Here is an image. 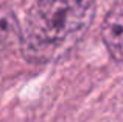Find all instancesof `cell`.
<instances>
[{
  "label": "cell",
  "mask_w": 123,
  "mask_h": 122,
  "mask_svg": "<svg viewBox=\"0 0 123 122\" xmlns=\"http://www.w3.org/2000/svg\"><path fill=\"white\" fill-rule=\"evenodd\" d=\"M95 19V0H34L22 27L20 52L30 63L66 58Z\"/></svg>",
  "instance_id": "1"
},
{
  "label": "cell",
  "mask_w": 123,
  "mask_h": 122,
  "mask_svg": "<svg viewBox=\"0 0 123 122\" xmlns=\"http://www.w3.org/2000/svg\"><path fill=\"white\" fill-rule=\"evenodd\" d=\"M101 39L109 55L115 61H123V0H117L106 13Z\"/></svg>",
  "instance_id": "2"
},
{
  "label": "cell",
  "mask_w": 123,
  "mask_h": 122,
  "mask_svg": "<svg viewBox=\"0 0 123 122\" xmlns=\"http://www.w3.org/2000/svg\"><path fill=\"white\" fill-rule=\"evenodd\" d=\"M22 27L16 13L5 3H0V56L14 46L20 47Z\"/></svg>",
  "instance_id": "3"
}]
</instances>
